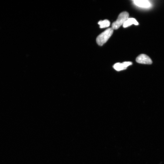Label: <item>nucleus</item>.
<instances>
[{"label":"nucleus","mask_w":164,"mask_h":164,"mask_svg":"<svg viewBox=\"0 0 164 164\" xmlns=\"http://www.w3.org/2000/svg\"><path fill=\"white\" fill-rule=\"evenodd\" d=\"M113 29L112 28H109L100 34L97 37L96 39L97 44L100 46H102L108 39L112 35Z\"/></svg>","instance_id":"1"},{"label":"nucleus","mask_w":164,"mask_h":164,"mask_svg":"<svg viewBox=\"0 0 164 164\" xmlns=\"http://www.w3.org/2000/svg\"><path fill=\"white\" fill-rule=\"evenodd\" d=\"M129 14L126 12H121L118 15L116 21L112 25V28L113 29H117L123 25L126 20L128 18Z\"/></svg>","instance_id":"2"},{"label":"nucleus","mask_w":164,"mask_h":164,"mask_svg":"<svg viewBox=\"0 0 164 164\" xmlns=\"http://www.w3.org/2000/svg\"><path fill=\"white\" fill-rule=\"evenodd\" d=\"M137 62L141 64H151L152 61L151 58L145 54H141L138 56L136 59Z\"/></svg>","instance_id":"3"},{"label":"nucleus","mask_w":164,"mask_h":164,"mask_svg":"<svg viewBox=\"0 0 164 164\" xmlns=\"http://www.w3.org/2000/svg\"><path fill=\"white\" fill-rule=\"evenodd\" d=\"M133 2L136 6L143 8H148L151 6V4L147 0H135Z\"/></svg>","instance_id":"4"},{"label":"nucleus","mask_w":164,"mask_h":164,"mask_svg":"<svg viewBox=\"0 0 164 164\" xmlns=\"http://www.w3.org/2000/svg\"><path fill=\"white\" fill-rule=\"evenodd\" d=\"M132 24L138 25V23L135 19L128 18L123 24V26L124 28H126Z\"/></svg>","instance_id":"5"},{"label":"nucleus","mask_w":164,"mask_h":164,"mask_svg":"<svg viewBox=\"0 0 164 164\" xmlns=\"http://www.w3.org/2000/svg\"><path fill=\"white\" fill-rule=\"evenodd\" d=\"M113 67L115 70L118 71L125 70L127 68L124 62L116 63L113 66Z\"/></svg>","instance_id":"6"},{"label":"nucleus","mask_w":164,"mask_h":164,"mask_svg":"<svg viewBox=\"0 0 164 164\" xmlns=\"http://www.w3.org/2000/svg\"><path fill=\"white\" fill-rule=\"evenodd\" d=\"M98 23L100 25V28H101L108 27L110 25V22L107 19H105L103 21L101 20L98 22Z\"/></svg>","instance_id":"7"}]
</instances>
